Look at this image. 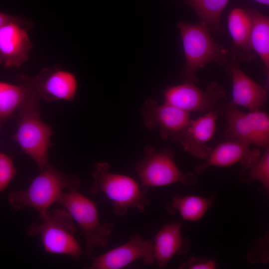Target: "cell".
I'll return each mask as SVG.
<instances>
[{"label":"cell","mask_w":269,"mask_h":269,"mask_svg":"<svg viewBox=\"0 0 269 269\" xmlns=\"http://www.w3.org/2000/svg\"><path fill=\"white\" fill-rule=\"evenodd\" d=\"M80 185L77 176L64 174L48 162L26 189L10 192L7 199L16 211L30 207L40 214L58 203L65 191L79 189Z\"/></svg>","instance_id":"1"},{"label":"cell","mask_w":269,"mask_h":269,"mask_svg":"<svg viewBox=\"0 0 269 269\" xmlns=\"http://www.w3.org/2000/svg\"><path fill=\"white\" fill-rule=\"evenodd\" d=\"M91 192L102 194L111 201L115 213L126 215L131 209L144 211L149 204L147 189L129 176L113 172L106 162H97L93 168Z\"/></svg>","instance_id":"2"},{"label":"cell","mask_w":269,"mask_h":269,"mask_svg":"<svg viewBox=\"0 0 269 269\" xmlns=\"http://www.w3.org/2000/svg\"><path fill=\"white\" fill-rule=\"evenodd\" d=\"M177 26L186 60L181 73L183 82L196 83L197 71L210 62H216L226 68L231 54L225 47L214 40L204 22L191 24L180 21Z\"/></svg>","instance_id":"3"},{"label":"cell","mask_w":269,"mask_h":269,"mask_svg":"<svg viewBox=\"0 0 269 269\" xmlns=\"http://www.w3.org/2000/svg\"><path fill=\"white\" fill-rule=\"evenodd\" d=\"M41 222L31 223L27 230L31 236L40 238L45 251L78 259L84 253L75 238L76 229L69 212L59 208L39 214Z\"/></svg>","instance_id":"4"},{"label":"cell","mask_w":269,"mask_h":269,"mask_svg":"<svg viewBox=\"0 0 269 269\" xmlns=\"http://www.w3.org/2000/svg\"><path fill=\"white\" fill-rule=\"evenodd\" d=\"M39 100L29 94L17 111L19 121L14 139L40 170L48 163V151L53 134L51 127L40 116Z\"/></svg>","instance_id":"5"},{"label":"cell","mask_w":269,"mask_h":269,"mask_svg":"<svg viewBox=\"0 0 269 269\" xmlns=\"http://www.w3.org/2000/svg\"><path fill=\"white\" fill-rule=\"evenodd\" d=\"M58 203L69 212L81 228L86 240L85 251L87 255L107 245L115 225L100 222L95 202L78 189H72L65 191Z\"/></svg>","instance_id":"6"},{"label":"cell","mask_w":269,"mask_h":269,"mask_svg":"<svg viewBox=\"0 0 269 269\" xmlns=\"http://www.w3.org/2000/svg\"><path fill=\"white\" fill-rule=\"evenodd\" d=\"M143 154V158L136 164L135 169L139 182L144 188L147 189L176 183L193 185L197 182V178L194 173H185L179 169L170 148L156 150L147 146Z\"/></svg>","instance_id":"7"},{"label":"cell","mask_w":269,"mask_h":269,"mask_svg":"<svg viewBox=\"0 0 269 269\" xmlns=\"http://www.w3.org/2000/svg\"><path fill=\"white\" fill-rule=\"evenodd\" d=\"M222 111L227 123L224 134L226 140L269 147V117L266 112L257 110L244 113L232 102Z\"/></svg>","instance_id":"8"},{"label":"cell","mask_w":269,"mask_h":269,"mask_svg":"<svg viewBox=\"0 0 269 269\" xmlns=\"http://www.w3.org/2000/svg\"><path fill=\"white\" fill-rule=\"evenodd\" d=\"M15 80L39 100L71 102L78 90L75 75L59 68H44L34 77L20 74Z\"/></svg>","instance_id":"9"},{"label":"cell","mask_w":269,"mask_h":269,"mask_svg":"<svg viewBox=\"0 0 269 269\" xmlns=\"http://www.w3.org/2000/svg\"><path fill=\"white\" fill-rule=\"evenodd\" d=\"M226 93L218 83H210L205 90L196 83L184 82L168 86L163 91L164 102L185 111L206 113L215 111L223 103Z\"/></svg>","instance_id":"10"},{"label":"cell","mask_w":269,"mask_h":269,"mask_svg":"<svg viewBox=\"0 0 269 269\" xmlns=\"http://www.w3.org/2000/svg\"><path fill=\"white\" fill-rule=\"evenodd\" d=\"M140 112L146 128L157 130L162 139L176 142H180L191 120L190 113L151 99L146 100Z\"/></svg>","instance_id":"11"},{"label":"cell","mask_w":269,"mask_h":269,"mask_svg":"<svg viewBox=\"0 0 269 269\" xmlns=\"http://www.w3.org/2000/svg\"><path fill=\"white\" fill-rule=\"evenodd\" d=\"M33 25L32 21L17 16L0 27V65L19 68L27 61L33 47L28 31Z\"/></svg>","instance_id":"12"},{"label":"cell","mask_w":269,"mask_h":269,"mask_svg":"<svg viewBox=\"0 0 269 269\" xmlns=\"http://www.w3.org/2000/svg\"><path fill=\"white\" fill-rule=\"evenodd\" d=\"M141 260L146 265L155 262L153 242L133 235L124 244L92 258L91 269H121Z\"/></svg>","instance_id":"13"},{"label":"cell","mask_w":269,"mask_h":269,"mask_svg":"<svg viewBox=\"0 0 269 269\" xmlns=\"http://www.w3.org/2000/svg\"><path fill=\"white\" fill-rule=\"evenodd\" d=\"M232 83V100L237 106H242L249 111L260 110L268 99L266 87L256 82L240 68L237 59L232 53L225 68Z\"/></svg>","instance_id":"14"},{"label":"cell","mask_w":269,"mask_h":269,"mask_svg":"<svg viewBox=\"0 0 269 269\" xmlns=\"http://www.w3.org/2000/svg\"><path fill=\"white\" fill-rule=\"evenodd\" d=\"M260 150L251 148L249 144L237 140H226L212 149L203 162L196 165L194 170L200 175L210 167H227L240 162L244 169L251 168L260 158Z\"/></svg>","instance_id":"15"},{"label":"cell","mask_w":269,"mask_h":269,"mask_svg":"<svg viewBox=\"0 0 269 269\" xmlns=\"http://www.w3.org/2000/svg\"><path fill=\"white\" fill-rule=\"evenodd\" d=\"M215 111L207 112L195 120H190L182 135L179 143L185 151L194 157L204 160L212 149L207 143L216 132L219 113Z\"/></svg>","instance_id":"16"},{"label":"cell","mask_w":269,"mask_h":269,"mask_svg":"<svg viewBox=\"0 0 269 269\" xmlns=\"http://www.w3.org/2000/svg\"><path fill=\"white\" fill-rule=\"evenodd\" d=\"M181 225L178 222L168 224L154 237V260L160 269L165 268L176 255L186 254L189 250L190 243L182 235Z\"/></svg>","instance_id":"17"},{"label":"cell","mask_w":269,"mask_h":269,"mask_svg":"<svg viewBox=\"0 0 269 269\" xmlns=\"http://www.w3.org/2000/svg\"><path fill=\"white\" fill-rule=\"evenodd\" d=\"M228 28L233 41L232 53L242 62H249L256 57L250 41L251 19L248 11L235 8L228 16Z\"/></svg>","instance_id":"18"},{"label":"cell","mask_w":269,"mask_h":269,"mask_svg":"<svg viewBox=\"0 0 269 269\" xmlns=\"http://www.w3.org/2000/svg\"><path fill=\"white\" fill-rule=\"evenodd\" d=\"M215 197H205L189 195L175 196L167 205L171 213H178L185 221H196L201 219L213 205Z\"/></svg>","instance_id":"19"},{"label":"cell","mask_w":269,"mask_h":269,"mask_svg":"<svg viewBox=\"0 0 269 269\" xmlns=\"http://www.w3.org/2000/svg\"><path fill=\"white\" fill-rule=\"evenodd\" d=\"M251 19L250 41L252 47L269 69V18L255 9L248 11Z\"/></svg>","instance_id":"20"},{"label":"cell","mask_w":269,"mask_h":269,"mask_svg":"<svg viewBox=\"0 0 269 269\" xmlns=\"http://www.w3.org/2000/svg\"><path fill=\"white\" fill-rule=\"evenodd\" d=\"M28 95L22 85L0 81V125L18 110Z\"/></svg>","instance_id":"21"},{"label":"cell","mask_w":269,"mask_h":269,"mask_svg":"<svg viewBox=\"0 0 269 269\" xmlns=\"http://www.w3.org/2000/svg\"><path fill=\"white\" fill-rule=\"evenodd\" d=\"M230 0H187L209 29L221 30V14Z\"/></svg>","instance_id":"22"},{"label":"cell","mask_w":269,"mask_h":269,"mask_svg":"<svg viewBox=\"0 0 269 269\" xmlns=\"http://www.w3.org/2000/svg\"><path fill=\"white\" fill-rule=\"evenodd\" d=\"M240 177L243 181H258L268 190L269 188V147L265 148L259 160L249 169H244Z\"/></svg>","instance_id":"23"},{"label":"cell","mask_w":269,"mask_h":269,"mask_svg":"<svg viewBox=\"0 0 269 269\" xmlns=\"http://www.w3.org/2000/svg\"><path fill=\"white\" fill-rule=\"evenodd\" d=\"M16 174L12 159L6 154L0 152V192L8 187Z\"/></svg>","instance_id":"24"},{"label":"cell","mask_w":269,"mask_h":269,"mask_svg":"<svg viewBox=\"0 0 269 269\" xmlns=\"http://www.w3.org/2000/svg\"><path fill=\"white\" fill-rule=\"evenodd\" d=\"M216 263L214 260L192 258L188 261L183 263L179 267L183 269H214Z\"/></svg>","instance_id":"25"},{"label":"cell","mask_w":269,"mask_h":269,"mask_svg":"<svg viewBox=\"0 0 269 269\" xmlns=\"http://www.w3.org/2000/svg\"><path fill=\"white\" fill-rule=\"evenodd\" d=\"M17 16L0 11V27L6 23L15 19Z\"/></svg>","instance_id":"26"},{"label":"cell","mask_w":269,"mask_h":269,"mask_svg":"<svg viewBox=\"0 0 269 269\" xmlns=\"http://www.w3.org/2000/svg\"><path fill=\"white\" fill-rule=\"evenodd\" d=\"M259 3L265 4L266 5H269V0H254Z\"/></svg>","instance_id":"27"}]
</instances>
